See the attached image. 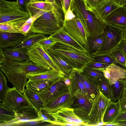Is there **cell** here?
<instances>
[{
  "mask_svg": "<svg viewBox=\"0 0 126 126\" xmlns=\"http://www.w3.org/2000/svg\"><path fill=\"white\" fill-rule=\"evenodd\" d=\"M30 17L28 12L19 9L16 1L0 0V23H25Z\"/></svg>",
  "mask_w": 126,
  "mask_h": 126,
  "instance_id": "8992f818",
  "label": "cell"
},
{
  "mask_svg": "<svg viewBox=\"0 0 126 126\" xmlns=\"http://www.w3.org/2000/svg\"><path fill=\"white\" fill-rule=\"evenodd\" d=\"M105 77L109 80L110 85L117 80L126 78V70L113 63L101 70Z\"/></svg>",
  "mask_w": 126,
  "mask_h": 126,
  "instance_id": "e0dca14e",
  "label": "cell"
},
{
  "mask_svg": "<svg viewBox=\"0 0 126 126\" xmlns=\"http://www.w3.org/2000/svg\"><path fill=\"white\" fill-rule=\"evenodd\" d=\"M68 78L71 81L70 91L73 96H85L89 97L84 85L76 76L74 70L71 72Z\"/></svg>",
  "mask_w": 126,
  "mask_h": 126,
  "instance_id": "603a6c76",
  "label": "cell"
},
{
  "mask_svg": "<svg viewBox=\"0 0 126 126\" xmlns=\"http://www.w3.org/2000/svg\"><path fill=\"white\" fill-rule=\"evenodd\" d=\"M33 19L30 17L24 24L21 28V33L26 36L30 32L31 27Z\"/></svg>",
  "mask_w": 126,
  "mask_h": 126,
  "instance_id": "7bdbcfd3",
  "label": "cell"
},
{
  "mask_svg": "<svg viewBox=\"0 0 126 126\" xmlns=\"http://www.w3.org/2000/svg\"><path fill=\"white\" fill-rule=\"evenodd\" d=\"M49 56L59 68L61 72L66 78H68L72 68L65 61L58 56L46 50Z\"/></svg>",
  "mask_w": 126,
  "mask_h": 126,
  "instance_id": "f546056e",
  "label": "cell"
},
{
  "mask_svg": "<svg viewBox=\"0 0 126 126\" xmlns=\"http://www.w3.org/2000/svg\"><path fill=\"white\" fill-rule=\"evenodd\" d=\"M15 113L16 117L12 124L42 121L36 109L31 104L19 108Z\"/></svg>",
  "mask_w": 126,
  "mask_h": 126,
  "instance_id": "5bb4252c",
  "label": "cell"
},
{
  "mask_svg": "<svg viewBox=\"0 0 126 126\" xmlns=\"http://www.w3.org/2000/svg\"><path fill=\"white\" fill-rule=\"evenodd\" d=\"M105 97L100 90L94 99L91 109L89 115L90 126H95L103 121L106 109L111 101Z\"/></svg>",
  "mask_w": 126,
  "mask_h": 126,
  "instance_id": "9c48e42d",
  "label": "cell"
},
{
  "mask_svg": "<svg viewBox=\"0 0 126 126\" xmlns=\"http://www.w3.org/2000/svg\"><path fill=\"white\" fill-rule=\"evenodd\" d=\"M54 0L58 9L63 15V0Z\"/></svg>",
  "mask_w": 126,
  "mask_h": 126,
  "instance_id": "681fc988",
  "label": "cell"
},
{
  "mask_svg": "<svg viewBox=\"0 0 126 126\" xmlns=\"http://www.w3.org/2000/svg\"><path fill=\"white\" fill-rule=\"evenodd\" d=\"M106 124L105 123L103 122V121H102L96 125L95 126H104Z\"/></svg>",
  "mask_w": 126,
  "mask_h": 126,
  "instance_id": "9f6ffc18",
  "label": "cell"
},
{
  "mask_svg": "<svg viewBox=\"0 0 126 126\" xmlns=\"http://www.w3.org/2000/svg\"><path fill=\"white\" fill-rule=\"evenodd\" d=\"M16 117L14 112L4 106L2 103L0 102V126L12 123Z\"/></svg>",
  "mask_w": 126,
  "mask_h": 126,
  "instance_id": "4dcf8cb0",
  "label": "cell"
},
{
  "mask_svg": "<svg viewBox=\"0 0 126 126\" xmlns=\"http://www.w3.org/2000/svg\"><path fill=\"white\" fill-rule=\"evenodd\" d=\"M65 79L54 82L42 92H37L43 102L44 107L51 99L62 92L70 89V86L65 84Z\"/></svg>",
  "mask_w": 126,
  "mask_h": 126,
  "instance_id": "4fadbf2b",
  "label": "cell"
},
{
  "mask_svg": "<svg viewBox=\"0 0 126 126\" xmlns=\"http://www.w3.org/2000/svg\"><path fill=\"white\" fill-rule=\"evenodd\" d=\"M26 36L21 33L0 31V48H14L19 45Z\"/></svg>",
  "mask_w": 126,
  "mask_h": 126,
  "instance_id": "9a60e30c",
  "label": "cell"
},
{
  "mask_svg": "<svg viewBox=\"0 0 126 126\" xmlns=\"http://www.w3.org/2000/svg\"><path fill=\"white\" fill-rule=\"evenodd\" d=\"M119 112V108L118 101H111L108 105L105 112L103 121L106 124L112 122Z\"/></svg>",
  "mask_w": 126,
  "mask_h": 126,
  "instance_id": "f1b7e54d",
  "label": "cell"
},
{
  "mask_svg": "<svg viewBox=\"0 0 126 126\" xmlns=\"http://www.w3.org/2000/svg\"><path fill=\"white\" fill-rule=\"evenodd\" d=\"M110 54L115 59L117 63L125 69L126 58L121 49L118 46Z\"/></svg>",
  "mask_w": 126,
  "mask_h": 126,
  "instance_id": "e575fe53",
  "label": "cell"
},
{
  "mask_svg": "<svg viewBox=\"0 0 126 126\" xmlns=\"http://www.w3.org/2000/svg\"><path fill=\"white\" fill-rule=\"evenodd\" d=\"M46 37L45 35L43 34L30 32L19 45L13 48H28L41 41Z\"/></svg>",
  "mask_w": 126,
  "mask_h": 126,
  "instance_id": "484cf974",
  "label": "cell"
},
{
  "mask_svg": "<svg viewBox=\"0 0 126 126\" xmlns=\"http://www.w3.org/2000/svg\"><path fill=\"white\" fill-rule=\"evenodd\" d=\"M46 2L52 3L56 7H57L54 0H45Z\"/></svg>",
  "mask_w": 126,
  "mask_h": 126,
  "instance_id": "db71d44e",
  "label": "cell"
},
{
  "mask_svg": "<svg viewBox=\"0 0 126 126\" xmlns=\"http://www.w3.org/2000/svg\"><path fill=\"white\" fill-rule=\"evenodd\" d=\"M6 59L7 58L4 54L3 50L0 48V64L3 63Z\"/></svg>",
  "mask_w": 126,
  "mask_h": 126,
  "instance_id": "f907efd6",
  "label": "cell"
},
{
  "mask_svg": "<svg viewBox=\"0 0 126 126\" xmlns=\"http://www.w3.org/2000/svg\"><path fill=\"white\" fill-rule=\"evenodd\" d=\"M2 49L7 58L19 61L31 60L27 54V48H8Z\"/></svg>",
  "mask_w": 126,
  "mask_h": 126,
  "instance_id": "d4e9b609",
  "label": "cell"
},
{
  "mask_svg": "<svg viewBox=\"0 0 126 126\" xmlns=\"http://www.w3.org/2000/svg\"><path fill=\"white\" fill-rule=\"evenodd\" d=\"M3 73L0 71V100L2 102L8 87L6 78Z\"/></svg>",
  "mask_w": 126,
  "mask_h": 126,
  "instance_id": "74e56055",
  "label": "cell"
},
{
  "mask_svg": "<svg viewBox=\"0 0 126 126\" xmlns=\"http://www.w3.org/2000/svg\"><path fill=\"white\" fill-rule=\"evenodd\" d=\"M74 16L70 19H64L62 27L75 40L86 49L87 39L90 35L85 23L74 7Z\"/></svg>",
  "mask_w": 126,
  "mask_h": 126,
  "instance_id": "277c9868",
  "label": "cell"
},
{
  "mask_svg": "<svg viewBox=\"0 0 126 126\" xmlns=\"http://www.w3.org/2000/svg\"><path fill=\"white\" fill-rule=\"evenodd\" d=\"M46 50L59 56L70 66L73 70L80 73H82L87 65L94 61L87 51L61 42H57L52 47Z\"/></svg>",
  "mask_w": 126,
  "mask_h": 126,
  "instance_id": "3957f363",
  "label": "cell"
},
{
  "mask_svg": "<svg viewBox=\"0 0 126 126\" xmlns=\"http://www.w3.org/2000/svg\"><path fill=\"white\" fill-rule=\"evenodd\" d=\"M82 73L88 78L98 81L105 77L102 71L87 67L84 69Z\"/></svg>",
  "mask_w": 126,
  "mask_h": 126,
  "instance_id": "836d02e7",
  "label": "cell"
},
{
  "mask_svg": "<svg viewBox=\"0 0 126 126\" xmlns=\"http://www.w3.org/2000/svg\"><path fill=\"white\" fill-rule=\"evenodd\" d=\"M74 101L71 108L75 114L81 119L85 126H90L89 115L94 99L87 96H74Z\"/></svg>",
  "mask_w": 126,
  "mask_h": 126,
  "instance_id": "30bf717a",
  "label": "cell"
},
{
  "mask_svg": "<svg viewBox=\"0 0 126 126\" xmlns=\"http://www.w3.org/2000/svg\"><path fill=\"white\" fill-rule=\"evenodd\" d=\"M109 65L96 62L93 61L88 64L86 67L101 71L102 70L105 69Z\"/></svg>",
  "mask_w": 126,
  "mask_h": 126,
  "instance_id": "ee69618b",
  "label": "cell"
},
{
  "mask_svg": "<svg viewBox=\"0 0 126 126\" xmlns=\"http://www.w3.org/2000/svg\"><path fill=\"white\" fill-rule=\"evenodd\" d=\"M75 7L84 20L90 35L103 32L105 22L98 17L94 11L86 7L83 0H75Z\"/></svg>",
  "mask_w": 126,
  "mask_h": 126,
  "instance_id": "5b68a950",
  "label": "cell"
},
{
  "mask_svg": "<svg viewBox=\"0 0 126 126\" xmlns=\"http://www.w3.org/2000/svg\"><path fill=\"white\" fill-rule=\"evenodd\" d=\"M92 57L94 61L96 62L109 65L112 63L117 65V63L115 59L110 53L96 55Z\"/></svg>",
  "mask_w": 126,
  "mask_h": 126,
  "instance_id": "d590c367",
  "label": "cell"
},
{
  "mask_svg": "<svg viewBox=\"0 0 126 126\" xmlns=\"http://www.w3.org/2000/svg\"><path fill=\"white\" fill-rule=\"evenodd\" d=\"M118 126H126V121L118 123Z\"/></svg>",
  "mask_w": 126,
  "mask_h": 126,
  "instance_id": "11a10c76",
  "label": "cell"
},
{
  "mask_svg": "<svg viewBox=\"0 0 126 126\" xmlns=\"http://www.w3.org/2000/svg\"><path fill=\"white\" fill-rule=\"evenodd\" d=\"M75 0H63V10L64 16L70 11H73L75 7Z\"/></svg>",
  "mask_w": 126,
  "mask_h": 126,
  "instance_id": "60d3db41",
  "label": "cell"
},
{
  "mask_svg": "<svg viewBox=\"0 0 126 126\" xmlns=\"http://www.w3.org/2000/svg\"><path fill=\"white\" fill-rule=\"evenodd\" d=\"M25 23H0V31L21 33V28Z\"/></svg>",
  "mask_w": 126,
  "mask_h": 126,
  "instance_id": "d6a6232c",
  "label": "cell"
},
{
  "mask_svg": "<svg viewBox=\"0 0 126 126\" xmlns=\"http://www.w3.org/2000/svg\"><path fill=\"white\" fill-rule=\"evenodd\" d=\"M23 94L29 101L30 104L35 108L38 113L40 108H44L43 102L37 93L33 90L26 87Z\"/></svg>",
  "mask_w": 126,
  "mask_h": 126,
  "instance_id": "4316f807",
  "label": "cell"
},
{
  "mask_svg": "<svg viewBox=\"0 0 126 126\" xmlns=\"http://www.w3.org/2000/svg\"><path fill=\"white\" fill-rule=\"evenodd\" d=\"M28 12L34 19L30 32L51 35L62 27L63 14L52 3L32 1L28 5Z\"/></svg>",
  "mask_w": 126,
  "mask_h": 126,
  "instance_id": "6da1fadb",
  "label": "cell"
},
{
  "mask_svg": "<svg viewBox=\"0 0 126 126\" xmlns=\"http://www.w3.org/2000/svg\"><path fill=\"white\" fill-rule=\"evenodd\" d=\"M38 113L42 119V122H47L55 125L56 120L55 118L44 108H40Z\"/></svg>",
  "mask_w": 126,
  "mask_h": 126,
  "instance_id": "f35d334b",
  "label": "cell"
},
{
  "mask_svg": "<svg viewBox=\"0 0 126 126\" xmlns=\"http://www.w3.org/2000/svg\"><path fill=\"white\" fill-rule=\"evenodd\" d=\"M125 87H126V78L125 79Z\"/></svg>",
  "mask_w": 126,
  "mask_h": 126,
  "instance_id": "6125c7cd",
  "label": "cell"
},
{
  "mask_svg": "<svg viewBox=\"0 0 126 126\" xmlns=\"http://www.w3.org/2000/svg\"><path fill=\"white\" fill-rule=\"evenodd\" d=\"M104 126H118V123H110L106 124Z\"/></svg>",
  "mask_w": 126,
  "mask_h": 126,
  "instance_id": "f5cc1de1",
  "label": "cell"
},
{
  "mask_svg": "<svg viewBox=\"0 0 126 126\" xmlns=\"http://www.w3.org/2000/svg\"><path fill=\"white\" fill-rule=\"evenodd\" d=\"M116 3L121 5V0H113Z\"/></svg>",
  "mask_w": 126,
  "mask_h": 126,
  "instance_id": "680465c9",
  "label": "cell"
},
{
  "mask_svg": "<svg viewBox=\"0 0 126 126\" xmlns=\"http://www.w3.org/2000/svg\"><path fill=\"white\" fill-rule=\"evenodd\" d=\"M54 81L50 80L32 81L29 80L26 87L29 88L37 92H40L49 86Z\"/></svg>",
  "mask_w": 126,
  "mask_h": 126,
  "instance_id": "1f68e13d",
  "label": "cell"
},
{
  "mask_svg": "<svg viewBox=\"0 0 126 126\" xmlns=\"http://www.w3.org/2000/svg\"><path fill=\"white\" fill-rule=\"evenodd\" d=\"M125 121H126V110L119 112L112 122L120 123Z\"/></svg>",
  "mask_w": 126,
  "mask_h": 126,
  "instance_id": "7dc6e473",
  "label": "cell"
},
{
  "mask_svg": "<svg viewBox=\"0 0 126 126\" xmlns=\"http://www.w3.org/2000/svg\"><path fill=\"white\" fill-rule=\"evenodd\" d=\"M125 79H119L116 81L113 84L110 85V100L115 102L122 96L125 87Z\"/></svg>",
  "mask_w": 126,
  "mask_h": 126,
  "instance_id": "83f0119b",
  "label": "cell"
},
{
  "mask_svg": "<svg viewBox=\"0 0 126 126\" xmlns=\"http://www.w3.org/2000/svg\"><path fill=\"white\" fill-rule=\"evenodd\" d=\"M126 1V0H121V5L123 4Z\"/></svg>",
  "mask_w": 126,
  "mask_h": 126,
  "instance_id": "91938a15",
  "label": "cell"
},
{
  "mask_svg": "<svg viewBox=\"0 0 126 126\" xmlns=\"http://www.w3.org/2000/svg\"><path fill=\"white\" fill-rule=\"evenodd\" d=\"M27 77L29 80L32 81L50 80L54 82L65 79L66 78L63 74L52 70L37 73L28 74L27 75Z\"/></svg>",
  "mask_w": 126,
  "mask_h": 126,
  "instance_id": "ac0fdd59",
  "label": "cell"
},
{
  "mask_svg": "<svg viewBox=\"0 0 126 126\" xmlns=\"http://www.w3.org/2000/svg\"><path fill=\"white\" fill-rule=\"evenodd\" d=\"M123 37L124 39L126 38V28L123 29Z\"/></svg>",
  "mask_w": 126,
  "mask_h": 126,
  "instance_id": "6f0895ef",
  "label": "cell"
},
{
  "mask_svg": "<svg viewBox=\"0 0 126 126\" xmlns=\"http://www.w3.org/2000/svg\"><path fill=\"white\" fill-rule=\"evenodd\" d=\"M49 37L56 42H62L80 49L87 51L84 47L73 39L62 27L50 35Z\"/></svg>",
  "mask_w": 126,
  "mask_h": 126,
  "instance_id": "ffe728a7",
  "label": "cell"
},
{
  "mask_svg": "<svg viewBox=\"0 0 126 126\" xmlns=\"http://www.w3.org/2000/svg\"><path fill=\"white\" fill-rule=\"evenodd\" d=\"M74 71L76 76L84 85L89 97L94 99L99 90V81L88 78L82 73Z\"/></svg>",
  "mask_w": 126,
  "mask_h": 126,
  "instance_id": "44dd1931",
  "label": "cell"
},
{
  "mask_svg": "<svg viewBox=\"0 0 126 126\" xmlns=\"http://www.w3.org/2000/svg\"><path fill=\"white\" fill-rule=\"evenodd\" d=\"M119 112L126 110V87H125L122 96L118 100Z\"/></svg>",
  "mask_w": 126,
  "mask_h": 126,
  "instance_id": "f6af8a7d",
  "label": "cell"
},
{
  "mask_svg": "<svg viewBox=\"0 0 126 126\" xmlns=\"http://www.w3.org/2000/svg\"><path fill=\"white\" fill-rule=\"evenodd\" d=\"M121 6L113 0H107L102 3L94 10L98 17L105 22L108 16L117 8Z\"/></svg>",
  "mask_w": 126,
  "mask_h": 126,
  "instance_id": "cb8c5ba5",
  "label": "cell"
},
{
  "mask_svg": "<svg viewBox=\"0 0 126 126\" xmlns=\"http://www.w3.org/2000/svg\"><path fill=\"white\" fill-rule=\"evenodd\" d=\"M74 98L70 89L64 91L49 101L44 109L49 113H54L64 108H71Z\"/></svg>",
  "mask_w": 126,
  "mask_h": 126,
  "instance_id": "7c38bea8",
  "label": "cell"
},
{
  "mask_svg": "<svg viewBox=\"0 0 126 126\" xmlns=\"http://www.w3.org/2000/svg\"><path fill=\"white\" fill-rule=\"evenodd\" d=\"M125 69L126 70V68Z\"/></svg>",
  "mask_w": 126,
  "mask_h": 126,
  "instance_id": "e7e4bbea",
  "label": "cell"
},
{
  "mask_svg": "<svg viewBox=\"0 0 126 126\" xmlns=\"http://www.w3.org/2000/svg\"><path fill=\"white\" fill-rule=\"evenodd\" d=\"M98 83L100 91L105 97L110 99V84L108 80L105 77L99 81Z\"/></svg>",
  "mask_w": 126,
  "mask_h": 126,
  "instance_id": "8d00e7d4",
  "label": "cell"
},
{
  "mask_svg": "<svg viewBox=\"0 0 126 126\" xmlns=\"http://www.w3.org/2000/svg\"><path fill=\"white\" fill-rule=\"evenodd\" d=\"M27 53L30 60L36 65L62 74L47 51L38 43L28 48Z\"/></svg>",
  "mask_w": 126,
  "mask_h": 126,
  "instance_id": "ba28073f",
  "label": "cell"
},
{
  "mask_svg": "<svg viewBox=\"0 0 126 126\" xmlns=\"http://www.w3.org/2000/svg\"><path fill=\"white\" fill-rule=\"evenodd\" d=\"M86 7L94 11L102 3L107 0H83Z\"/></svg>",
  "mask_w": 126,
  "mask_h": 126,
  "instance_id": "ab89813d",
  "label": "cell"
},
{
  "mask_svg": "<svg viewBox=\"0 0 126 126\" xmlns=\"http://www.w3.org/2000/svg\"><path fill=\"white\" fill-rule=\"evenodd\" d=\"M105 23L103 31L105 36V40L97 55L109 54L124 39L123 28L106 22Z\"/></svg>",
  "mask_w": 126,
  "mask_h": 126,
  "instance_id": "52a82bcc",
  "label": "cell"
},
{
  "mask_svg": "<svg viewBox=\"0 0 126 126\" xmlns=\"http://www.w3.org/2000/svg\"><path fill=\"white\" fill-rule=\"evenodd\" d=\"M105 22L123 29L126 28V9L121 5L108 16Z\"/></svg>",
  "mask_w": 126,
  "mask_h": 126,
  "instance_id": "7402d4cb",
  "label": "cell"
},
{
  "mask_svg": "<svg viewBox=\"0 0 126 126\" xmlns=\"http://www.w3.org/2000/svg\"><path fill=\"white\" fill-rule=\"evenodd\" d=\"M118 46L121 49L126 58V41L123 39Z\"/></svg>",
  "mask_w": 126,
  "mask_h": 126,
  "instance_id": "c3c4849f",
  "label": "cell"
},
{
  "mask_svg": "<svg viewBox=\"0 0 126 126\" xmlns=\"http://www.w3.org/2000/svg\"><path fill=\"white\" fill-rule=\"evenodd\" d=\"M57 42L46 36L38 43L45 50L48 49L55 44Z\"/></svg>",
  "mask_w": 126,
  "mask_h": 126,
  "instance_id": "b9f144b4",
  "label": "cell"
},
{
  "mask_svg": "<svg viewBox=\"0 0 126 126\" xmlns=\"http://www.w3.org/2000/svg\"><path fill=\"white\" fill-rule=\"evenodd\" d=\"M105 37L103 32L98 34L90 35L88 36L86 48L88 53L91 57L98 54Z\"/></svg>",
  "mask_w": 126,
  "mask_h": 126,
  "instance_id": "d6986e66",
  "label": "cell"
},
{
  "mask_svg": "<svg viewBox=\"0 0 126 126\" xmlns=\"http://www.w3.org/2000/svg\"><path fill=\"white\" fill-rule=\"evenodd\" d=\"M50 113L55 118V125H59L75 123L74 120L78 117L74 113L73 109L70 108H62L54 113Z\"/></svg>",
  "mask_w": 126,
  "mask_h": 126,
  "instance_id": "2e32d148",
  "label": "cell"
},
{
  "mask_svg": "<svg viewBox=\"0 0 126 126\" xmlns=\"http://www.w3.org/2000/svg\"><path fill=\"white\" fill-rule=\"evenodd\" d=\"M2 102L4 106L15 113L19 108L30 104L25 95L14 86L8 87Z\"/></svg>",
  "mask_w": 126,
  "mask_h": 126,
  "instance_id": "8fae6325",
  "label": "cell"
},
{
  "mask_svg": "<svg viewBox=\"0 0 126 126\" xmlns=\"http://www.w3.org/2000/svg\"><path fill=\"white\" fill-rule=\"evenodd\" d=\"M32 0H16L17 6L20 10L28 12V5Z\"/></svg>",
  "mask_w": 126,
  "mask_h": 126,
  "instance_id": "bcb514c9",
  "label": "cell"
},
{
  "mask_svg": "<svg viewBox=\"0 0 126 126\" xmlns=\"http://www.w3.org/2000/svg\"><path fill=\"white\" fill-rule=\"evenodd\" d=\"M121 6L126 9V1Z\"/></svg>",
  "mask_w": 126,
  "mask_h": 126,
  "instance_id": "94428289",
  "label": "cell"
},
{
  "mask_svg": "<svg viewBox=\"0 0 126 126\" xmlns=\"http://www.w3.org/2000/svg\"><path fill=\"white\" fill-rule=\"evenodd\" d=\"M65 84L67 85L70 86L71 84V81L68 78H65L64 80Z\"/></svg>",
  "mask_w": 126,
  "mask_h": 126,
  "instance_id": "816d5d0a",
  "label": "cell"
},
{
  "mask_svg": "<svg viewBox=\"0 0 126 126\" xmlns=\"http://www.w3.org/2000/svg\"><path fill=\"white\" fill-rule=\"evenodd\" d=\"M123 40H125V41H126V38H124Z\"/></svg>",
  "mask_w": 126,
  "mask_h": 126,
  "instance_id": "be15d7a7",
  "label": "cell"
},
{
  "mask_svg": "<svg viewBox=\"0 0 126 126\" xmlns=\"http://www.w3.org/2000/svg\"><path fill=\"white\" fill-rule=\"evenodd\" d=\"M0 67L8 81L22 94L24 92L28 81L27 74L49 70L36 65L31 60L19 61L7 58L0 64Z\"/></svg>",
  "mask_w": 126,
  "mask_h": 126,
  "instance_id": "7a4b0ae2",
  "label": "cell"
}]
</instances>
